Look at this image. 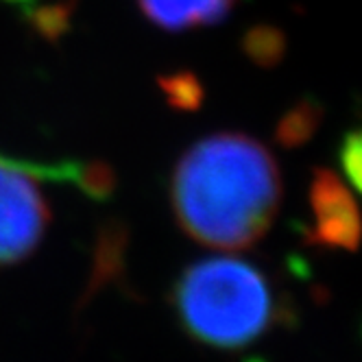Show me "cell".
<instances>
[{
    "label": "cell",
    "mask_w": 362,
    "mask_h": 362,
    "mask_svg": "<svg viewBox=\"0 0 362 362\" xmlns=\"http://www.w3.org/2000/svg\"><path fill=\"white\" fill-rule=\"evenodd\" d=\"M313 229L308 240L323 249L358 251L362 243V214L347 186L327 168H317L310 179Z\"/></svg>",
    "instance_id": "obj_4"
},
{
    "label": "cell",
    "mask_w": 362,
    "mask_h": 362,
    "mask_svg": "<svg viewBox=\"0 0 362 362\" xmlns=\"http://www.w3.org/2000/svg\"><path fill=\"white\" fill-rule=\"evenodd\" d=\"M170 303L192 341L227 351L260 341L277 315L269 277L234 255L186 267L173 286Z\"/></svg>",
    "instance_id": "obj_2"
},
{
    "label": "cell",
    "mask_w": 362,
    "mask_h": 362,
    "mask_svg": "<svg viewBox=\"0 0 362 362\" xmlns=\"http://www.w3.org/2000/svg\"><path fill=\"white\" fill-rule=\"evenodd\" d=\"M236 0H138L140 11L155 27L181 33L223 22Z\"/></svg>",
    "instance_id": "obj_5"
},
{
    "label": "cell",
    "mask_w": 362,
    "mask_h": 362,
    "mask_svg": "<svg viewBox=\"0 0 362 362\" xmlns=\"http://www.w3.org/2000/svg\"><path fill=\"white\" fill-rule=\"evenodd\" d=\"M321 122V110L315 103H299L277 124L275 138L281 146L295 148L305 144L317 134V127Z\"/></svg>",
    "instance_id": "obj_6"
},
{
    "label": "cell",
    "mask_w": 362,
    "mask_h": 362,
    "mask_svg": "<svg viewBox=\"0 0 362 362\" xmlns=\"http://www.w3.org/2000/svg\"><path fill=\"white\" fill-rule=\"evenodd\" d=\"M341 164L351 186L362 194V127L345 136L341 144Z\"/></svg>",
    "instance_id": "obj_7"
},
{
    "label": "cell",
    "mask_w": 362,
    "mask_h": 362,
    "mask_svg": "<svg viewBox=\"0 0 362 362\" xmlns=\"http://www.w3.org/2000/svg\"><path fill=\"white\" fill-rule=\"evenodd\" d=\"M81 164H35L0 153V269L29 257L42 243L50 205L42 190V177L81 181Z\"/></svg>",
    "instance_id": "obj_3"
},
{
    "label": "cell",
    "mask_w": 362,
    "mask_h": 362,
    "mask_svg": "<svg viewBox=\"0 0 362 362\" xmlns=\"http://www.w3.org/2000/svg\"><path fill=\"white\" fill-rule=\"evenodd\" d=\"M281 201L271 151L236 132L194 142L173 168L170 205L179 227L212 249L238 251L271 229Z\"/></svg>",
    "instance_id": "obj_1"
},
{
    "label": "cell",
    "mask_w": 362,
    "mask_h": 362,
    "mask_svg": "<svg viewBox=\"0 0 362 362\" xmlns=\"http://www.w3.org/2000/svg\"><path fill=\"white\" fill-rule=\"evenodd\" d=\"M164 92L170 98L173 105H179L184 110L197 107L201 103V86L190 74H177L168 76L164 81Z\"/></svg>",
    "instance_id": "obj_8"
}]
</instances>
